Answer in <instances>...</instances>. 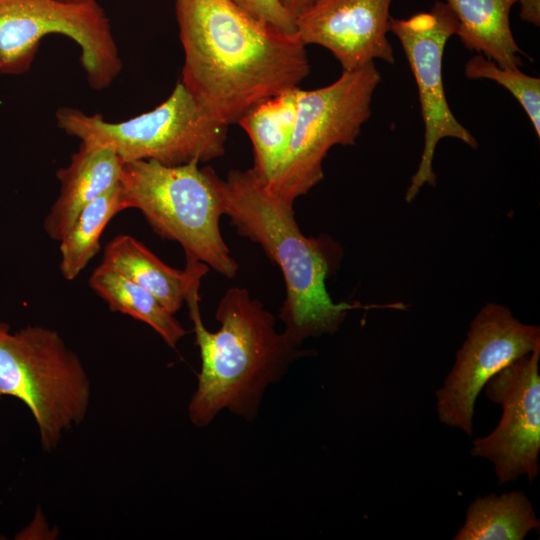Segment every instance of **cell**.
<instances>
[{
    "instance_id": "1",
    "label": "cell",
    "mask_w": 540,
    "mask_h": 540,
    "mask_svg": "<svg viewBox=\"0 0 540 540\" xmlns=\"http://www.w3.org/2000/svg\"><path fill=\"white\" fill-rule=\"evenodd\" d=\"M184 50L181 82L215 120L237 124L261 101L298 87L306 45L232 0H175Z\"/></svg>"
},
{
    "instance_id": "2",
    "label": "cell",
    "mask_w": 540,
    "mask_h": 540,
    "mask_svg": "<svg viewBox=\"0 0 540 540\" xmlns=\"http://www.w3.org/2000/svg\"><path fill=\"white\" fill-rule=\"evenodd\" d=\"M199 287L194 286L185 301L201 358L189 419L198 428L207 427L227 409L252 421L268 386L311 351L299 349L283 331L278 332L273 314L241 287L224 293L215 312L220 327L209 331L200 313Z\"/></svg>"
},
{
    "instance_id": "3",
    "label": "cell",
    "mask_w": 540,
    "mask_h": 540,
    "mask_svg": "<svg viewBox=\"0 0 540 540\" xmlns=\"http://www.w3.org/2000/svg\"><path fill=\"white\" fill-rule=\"evenodd\" d=\"M221 196L224 215L237 232L260 244L280 267L286 297L279 318L285 325L283 332L296 345L335 333L350 310L383 307L333 302L326 280L340 262L341 248L329 236H305L293 205L269 192L251 169L232 170L221 179Z\"/></svg>"
},
{
    "instance_id": "4",
    "label": "cell",
    "mask_w": 540,
    "mask_h": 540,
    "mask_svg": "<svg viewBox=\"0 0 540 540\" xmlns=\"http://www.w3.org/2000/svg\"><path fill=\"white\" fill-rule=\"evenodd\" d=\"M194 160L164 165L155 160L126 162L120 178L123 206L137 209L162 238L176 241L186 260L205 263L233 278L238 264L220 232L224 215L221 178Z\"/></svg>"
},
{
    "instance_id": "5",
    "label": "cell",
    "mask_w": 540,
    "mask_h": 540,
    "mask_svg": "<svg viewBox=\"0 0 540 540\" xmlns=\"http://www.w3.org/2000/svg\"><path fill=\"white\" fill-rule=\"evenodd\" d=\"M12 396L31 411L42 449L52 452L63 434L85 419L91 397L88 374L60 334L28 325L11 332L0 320V398Z\"/></svg>"
},
{
    "instance_id": "6",
    "label": "cell",
    "mask_w": 540,
    "mask_h": 540,
    "mask_svg": "<svg viewBox=\"0 0 540 540\" xmlns=\"http://www.w3.org/2000/svg\"><path fill=\"white\" fill-rule=\"evenodd\" d=\"M57 125L81 143L105 146L126 162L164 165L208 162L225 152L228 126L212 118L179 81L154 109L121 122L71 107L56 112Z\"/></svg>"
},
{
    "instance_id": "7",
    "label": "cell",
    "mask_w": 540,
    "mask_h": 540,
    "mask_svg": "<svg viewBox=\"0 0 540 540\" xmlns=\"http://www.w3.org/2000/svg\"><path fill=\"white\" fill-rule=\"evenodd\" d=\"M381 81L374 62L343 71L332 84L298 87L296 117L287 154L266 188L293 205L324 176L322 163L335 145H353L371 115L373 93Z\"/></svg>"
},
{
    "instance_id": "8",
    "label": "cell",
    "mask_w": 540,
    "mask_h": 540,
    "mask_svg": "<svg viewBox=\"0 0 540 540\" xmlns=\"http://www.w3.org/2000/svg\"><path fill=\"white\" fill-rule=\"evenodd\" d=\"M49 34L64 35L79 45L92 88H107L120 73L110 22L96 0H0L1 74L27 72L41 39Z\"/></svg>"
},
{
    "instance_id": "9",
    "label": "cell",
    "mask_w": 540,
    "mask_h": 540,
    "mask_svg": "<svg viewBox=\"0 0 540 540\" xmlns=\"http://www.w3.org/2000/svg\"><path fill=\"white\" fill-rule=\"evenodd\" d=\"M539 344V326L522 323L503 305L486 303L471 321L454 365L436 391L439 420L471 436L475 402L486 383Z\"/></svg>"
},
{
    "instance_id": "10",
    "label": "cell",
    "mask_w": 540,
    "mask_h": 540,
    "mask_svg": "<svg viewBox=\"0 0 540 540\" xmlns=\"http://www.w3.org/2000/svg\"><path fill=\"white\" fill-rule=\"evenodd\" d=\"M390 31L399 39L413 72L424 122V147L421 160L405 194L413 201L425 184L436 185L433 158L437 143L456 138L472 148L473 135L452 113L445 95L442 61L447 41L458 32V20L447 3L436 2L429 12L408 19L390 18Z\"/></svg>"
},
{
    "instance_id": "11",
    "label": "cell",
    "mask_w": 540,
    "mask_h": 540,
    "mask_svg": "<svg viewBox=\"0 0 540 540\" xmlns=\"http://www.w3.org/2000/svg\"><path fill=\"white\" fill-rule=\"evenodd\" d=\"M540 344L515 360L484 386L486 397L502 407L501 419L488 435L473 440L470 454L490 461L499 485L540 471Z\"/></svg>"
},
{
    "instance_id": "12",
    "label": "cell",
    "mask_w": 540,
    "mask_h": 540,
    "mask_svg": "<svg viewBox=\"0 0 540 540\" xmlns=\"http://www.w3.org/2000/svg\"><path fill=\"white\" fill-rule=\"evenodd\" d=\"M391 0H322L296 19L305 44L328 49L343 71L363 67L375 59L394 63L390 31Z\"/></svg>"
},
{
    "instance_id": "13",
    "label": "cell",
    "mask_w": 540,
    "mask_h": 540,
    "mask_svg": "<svg viewBox=\"0 0 540 540\" xmlns=\"http://www.w3.org/2000/svg\"><path fill=\"white\" fill-rule=\"evenodd\" d=\"M123 165L112 149L81 143L69 165L57 171L60 192L44 219L49 238L59 242L87 204L119 184Z\"/></svg>"
},
{
    "instance_id": "14",
    "label": "cell",
    "mask_w": 540,
    "mask_h": 540,
    "mask_svg": "<svg viewBox=\"0 0 540 540\" xmlns=\"http://www.w3.org/2000/svg\"><path fill=\"white\" fill-rule=\"evenodd\" d=\"M102 264L147 290L172 314L209 269L194 260H186L183 270L172 268L128 234L117 235L106 244Z\"/></svg>"
},
{
    "instance_id": "15",
    "label": "cell",
    "mask_w": 540,
    "mask_h": 540,
    "mask_svg": "<svg viewBox=\"0 0 540 540\" xmlns=\"http://www.w3.org/2000/svg\"><path fill=\"white\" fill-rule=\"evenodd\" d=\"M518 0H447L458 20L462 44L501 67L519 68L523 62L509 23Z\"/></svg>"
},
{
    "instance_id": "16",
    "label": "cell",
    "mask_w": 540,
    "mask_h": 540,
    "mask_svg": "<svg viewBox=\"0 0 540 540\" xmlns=\"http://www.w3.org/2000/svg\"><path fill=\"white\" fill-rule=\"evenodd\" d=\"M297 89L261 101L237 123L253 146L254 164L250 169L264 183L274 176L287 154L295 124Z\"/></svg>"
},
{
    "instance_id": "17",
    "label": "cell",
    "mask_w": 540,
    "mask_h": 540,
    "mask_svg": "<svg viewBox=\"0 0 540 540\" xmlns=\"http://www.w3.org/2000/svg\"><path fill=\"white\" fill-rule=\"evenodd\" d=\"M540 521L523 491L476 497L468 506L465 521L455 540H523L538 531Z\"/></svg>"
},
{
    "instance_id": "18",
    "label": "cell",
    "mask_w": 540,
    "mask_h": 540,
    "mask_svg": "<svg viewBox=\"0 0 540 540\" xmlns=\"http://www.w3.org/2000/svg\"><path fill=\"white\" fill-rule=\"evenodd\" d=\"M90 288L100 296L111 311L120 312L144 322L174 348L186 330L151 293L117 271L103 265L95 268L89 278Z\"/></svg>"
},
{
    "instance_id": "19",
    "label": "cell",
    "mask_w": 540,
    "mask_h": 540,
    "mask_svg": "<svg viewBox=\"0 0 540 540\" xmlns=\"http://www.w3.org/2000/svg\"><path fill=\"white\" fill-rule=\"evenodd\" d=\"M125 210L120 183L87 204L59 241L62 276L74 280L100 250V238L110 220Z\"/></svg>"
},
{
    "instance_id": "20",
    "label": "cell",
    "mask_w": 540,
    "mask_h": 540,
    "mask_svg": "<svg viewBox=\"0 0 540 540\" xmlns=\"http://www.w3.org/2000/svg\"><path fill=\"white\" fill-rule=\"evenodd\" d=\"M471 79H489L505 87L521 104L534 130L540 137V79L519 68L501 67L482 54L473 56L465 65Z\"/></svg>"
},
{
    "instance_id": "21",
    "label": "cell",
    "mask_w": 540,
    "mask_h": 540,
    "mask_svg": "<svg viewBox=\"0 0 540 540\" xmlns=\"http://www.w3.org/2000/svg\"><path fill=\"white\" fill-rule=\"evenodd\" d=\"M254 18L284 32L297 34L296 18L278 0H232Z\"/></svg>"
},
{
    "instance_id": "22",
    "label": "cell",
    "mask_w": 540,
    "mask_h": 540,
    "mask_svg": "<svg viewBox=\"0 0 540 540\" xmlns=\"http://www.w3.org/2000/svg\"><path fill=\"white\" fill-rule=\"evenodd\" d=\"M522 20L532 23L536 26L540 24V0H518Z\"/></svg>"
},
{
    "instance_id": "23",
    "label": "cell",
    "mask_w": 540,
    "mask_h": 540,
    "mask_svg": "<svg viewBox=\"0 0 540 540\" xmlns=\"http://www.w3.org/2000/svg\"><path fill=\"white\" fill-rule=\"evenodd\" d=\"M296 19L313 8L322 0H278Z\"/></svg>"
},
{
    "instance_id": "24",
    "label": "cell",
    "mask_w": 540,
    "mask_h": 540,
    "mask_svg": "<svg viewBox=\"0 0 540 540\" xmlns=\"http://www.w3.org/2000/svg\"><path fill=\"white\" fill-rule=\"evenodd\" d=\"M67 1H73V2H86V1H90V0H67Z\"/></svg>"
},
{
    "instance_id": "25",
    "label": "cell",
    "mask_w": 540,
    "mask_h": 540,
    "mask_svg": "<svg viewBox=\"0 0 540 540\" xmlns=\"http://www.w3.org/2000/svg\"><path fill=\"white\" fill-rule=\"evenodd\" d=\"M0 74H1V65H0Z\"/></svg>"
}]
</instances>
